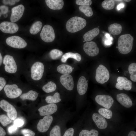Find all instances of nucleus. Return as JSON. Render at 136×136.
Here are the masks:
<instances>
[{
	"label": "nucleus",
	"instance_id": "1",
	"mask_svg": "<svg viewBox=\"0 0 136 136\" xmlns=\"http://www.w3.org/2000/svg\"><path fill=\"white\" fill-rule=\"evenodd\" d=\"M133 38L130 34L120 36L118 42V49L121 54H126L129 53L132 48Z\"/></svg>",
	"mask_w": 136,
	"mask_h": 136
},
{
	"label": "nucleus",
	"instance_id": "2",
	"mask_svg": "<svg viewBox=\"0 0 136 136\" xmlns=\"http://www.w3.org/2000/svg\"><path fill=\"white\" fill-rule=\"evenodd\" d=\"M86 24L85 19L80 17L75 16L69 19L67 21L66 27L67 31L74 33L79 31L85 27Z\"/></svg>",
	"mask_w": 136,
	"mask_h": 136
},
{
	"label": "nucleus",
	"instance_id": "3",
	"mask_svg": "<svg viewBox=\"0 0 136 136\" xmlns=\"http://www.w3.org/2000/svg\"><path fill=\"white\" fill-rule=\"evenodd\" d=\"M110 75L107 68L102 64L99 65L96 69L95 79L99 83L103 84L109 79Z\"/></svg>",
	"mask_w": 136,
	"mask_h": 136
},
{
	"label": "nucleus",
	"instance_id": "4",
	"mask_svg": "<svg viewBox=\"0 0 136 136\" xmlns=\"http://www.w3.org/2000/svg\"><path fill=\"white\" fill-rule=\"evenodd\" d=\"M44 70V66L42 62L38 61L35 63L31 69L32 79L36 81L41 79L43 76Z\"/></svg>",
	"mask_w": 136,
	"mask_h": 136
},
{
	"label": "nucleus",
	"instance_id": "5",
	"mask_svg": "<svg viewBox=\"0 0 136 136\" xmlns=\"http://www.w3.org/2000/svg\"><path fill=\"white\" fill-rule=\"evenodd\" d=\"M40 37L42 39L46 42H51L54 40L55 35L52 27L49 25H45L41 32Z\"/></svg>",
	"mask_w": 136,
	"mask_h": 136
},
{
	"label": "nucleus",
	"instance_id": "6",
	"mask_svg": "<svg viewBox=\"0 0 136 136\" xmlns=\"http://www.w3.org/2000/svg\"><path fill=\"white\" fill-rule=\"evenodd\" d=\"M6 44L14 48L21 49L25 47L27 45L26 41L20 37L14 36L8 38L6 40Z\"/></svg>",
	"mask_w": 136,
	"mask_h": 136
},
{
	"label": "nucleus",
	"instance_id": "7",
	"mask_svg": "<svg viewBox=\"0 0 136 136\" xmlns=\"http://www.w3.org/2000/svg\"><path fill=\"white\" fill-rule=\"evenodd\" d=\"M5 65V70L10 73H14L17 70V65L13 57L10 55H6L4 56L3 61Z\"/></svg>",
	"mask_w": 136,
	"mask_h": 136
},
{
	"label": "nucleus",
	"instance_id": "8",
	"mask_svg": "<svg viewBox=\"0 0 136 136\" xmlns=\"http://www.w3.org/2000/svg\"><path fill=\"white\" fill-rule=\"evenodd\" d=\"M0 107L7 112L8 116L12 120L16 118L17 113L15 107L6 100L3 99L0 101Z\"/></svg>",
	"mask_w": 136,
	"mask_h": 136
},
{
	"label": "nucleus",
	"instance_id": "9",
	"mask_svg": "<svg viewBox=\"0 0 136 136\" xmlns=\"http://www.w3.org/2000/svg\"><path fill=\"white\" fill-rule=\"evenodd\" d=\"M4 90L7 97L10 98H15L20 96L22 93V90L18 88L16 84H7Z\"/></svg>",
	"mask_w": 136,
	"mask_h": 136
},
{
	"label": "nucleus",
	"instance_id": "10",
	"mask_svg": "<svg viewBox=\"0 0 136 136\" xmlns=\"http://www.w3.org/2000/svg\"><path fill=\"white\" fill-rule=\"evenodd\" d=\"M95 99L98 104L108 109L111 107L114 102L111 96L105 95H98L95 97Z\"/></svg>",
	"mask_w": 136,
	"mask_h": 136
},
{
	"label": "nucleus",
	"instance_id": "11",
	"mask_svg": "<svg viewBox=\"0 0 136 136\" xmlns=\"http://www.w3.org/2000/svg\"><path fill=\"white\" fill-rule=\"evenodd\" d=\"M53 120L52 116H45L42 119H40L37 126L38 130L42 132H44L49 129Z\"/></svg>",
	"mask_w": 136,
	"mask_h": 136
},
{
	"label": "nucleus",
	"instance_id": "12",
	"mask_svg": "<svg viewBox=\"0 0 136 136\" xmlns=\"http://www.w3.org/2000/svg\"><path fill=\"white\" fill-rule=\"evenodd\" d=\"M83 49L86 53L90 56L97 55L99 52V49L96 43L93 41L85 43L83 46Z\"/></svg>",
	"mask_w": 136,
	"mask_h": 136
},
{
	"label": "nucleus",
	"instance_id": "13",
	"mask_svg": "<svg viewBox=\"0 0 136 136\" xmlns=\"http://www.w3.org/2000/svg\"><path fill=\"white\" fill-rule=\"evenodd\" d=\"M19 27L15 23L11 22L4 21L0 24V29L4 33H13L18 30Z\"/></svg>",
	"mask_w": 136,
	"mask_h": 136
},
{
	"label": "nucleus",
	"instance_id": "14",
	"mask_svg": "<svg viewBox=\"0 0 136 136\" xmlns=\"http://www.w3.org/2000/svg\"><path fill=\"white\" fill-rule=\"evenodd\" d=\"M117 83L115 85L117 89L121 90L123 89L126 90H129L131 89L132 83L126 78L119 76L117 78Z\"/></svg>",
	"mask_w": 136,
	"mask_h": 136
},
{
	"label": "nucleus",
	"instance_id": "15",
	"mask_svg": "<svg viewBox=\"0 0 136 136\" xmlns=\"http://www.w3.org/2000/svg\"><path fill=\"white\" fill-rule=\"evenodd\" d=\"M24 9V7L22 5L13 8L12 9L10 17L11 22L14 23L18 21L22 16Z\"/></svg>",
	"mask_w": 136,
	"mask_h": 136
},
{
	"label": "nucleus",
	"instance_id": "16",
	"mask_svg": "<svg viewBox=\"0 0 136 136\" xmlns=\"http://www.w3.org/2000/svg\"><path fill=\"white\" fill-rule=\"evenodd\" d=\"M57 109V107L55 104H49L42 106L38 110L40 115L46 116L52 114L56 112Z\"/></svg>",
	"mask_w": 136,
	"mask_h": 136
},
{
	"label": "nucleus",
	"instance_id": "17",
	"mask_svg": "<svg viewBox=\"0 0 136 136\" xmlns=\"http://www.w3.org/2000/svg\"><path fill=\"white\" fill-rule=\"evenodd\" d=\"M60 80L62 85L67 90H72L73 89L74 80L71 75L63 74L60 77Z\"/></svg>",
	"mask_w": 136,
	"mask_h": 136
},
{
	"label": "nucleus",
	"instance_id": "18",
	"mask_svg": "<svg viewBox=\"0 0 136 136\" xmlns=\"http://www.w3.org/2000/svg\"><path fill=\"white\" fill-rule=\"evenodd\" d=\"M92 118L99 128L103 129L107 127L108 123L106 120L100 115L97 113H94L92 115Z\"/></svg>",
	"mask_w": 136,
	"mask_h": 136
},
{
	"label": "nucleus",
	"instance_id": "19",
	"mask_svg": "<svg viewBox=\"0 0 136 136\" xmlns=\"http://www.w3.org/2000/svg\"><path fill=\"white\" fill-rule=\"evenodd\" d=\"M116 97L118 101L124 107L129 108L132 106L131 100L126 94L124 93L118 94L117 95Z\"/></svg>",
	"mask_w": 136,
	"mask_h": 136
},
{
	"label": "nucleus",
	"instance_id": "20",
	"mask_svg": "<svg viewBox=\"0 0 136 136\" xmlns=\"http://www.w3.org/2000/svg\"><path fill=\"white\" fill-rule=\"evenodd\" d=\"M88 87L87 81L84 76L81 77L78 82L77 88L79 94L81 95L84 94L86 92Z\"/></svg>",
	"mask_w": 136,
	"mask_h": 136
},
{
	"label": "nucleus",
	"instance_id": "21",
	"mask_svg": "<svg viewBox=\"0 0 136 136\" xmlns=\"http://www.w3.org/2000/svg\"><path fill=\"white\" fill-rule=\"evenodd\" d=\"M45 2L49 8L53 10L61 9L64 4L62 0H46Z\"/></svg>",
	"mask_w": 136,
	"mask_h": 136
},
{
	"label": "nucleus",
	"instance_id": "22",
	"mask_svg": "<svg viewBox=\"0 0 136 136\" xmlns=\"http://www.w3.org/2000/svg\"><path fill=\"white\" fill-rule=\"evenodd\" d=\"M99 30L97 27L85 33L83 36L84 40L86 42L90 41L92 40L99 33Z\"/></svg>",
	"mask_w": 136,
	"mask_h": 136
},
{
	"label": "nucleus",
	"instance_id": "23",
	"mask_svg": "<svg viewBox=\"0 0 136 136\" xmlns=\"http://www.w3.org/2000/svg\"><path fill=\"white\" fill-rule=\"evenodd\" d=\"M122 29L121 25L117 23L112 24L108 27V30L109 32L114 35H117L120 34Z\"/></svg>",
	"mask_w": 136,
	"mask_h": 136
},
{
	"label": "nucleus",
	"instance_id": "24",
	"mask_svg": "<svg viewBox=\"0 0 136 136\" xmlns=\"http://www.w3.org/2000/svg\"><path fill=\"white\" fill-rule=\"evenodd\" d=\"M38 96V94L37 92L32 90H30L27 93L22 94L20 98L22 100L28 99L34 101L37 99Z\"/></svg>",
	"mask_w": 136,
	"mask_h": 136
},
{
	"label": "nucleus",
	"instance_id": "25",
	"mask_svg": "<svg viewBox=\"0 0 136 136\" xmlns=\"http://www.w3.org/2000/svg\"><path fill=\"white\" fill-rule=\"evenodd\" d=\"M73 58L78 61H80L81 59V56L79 54L69 52L65 53L62 56L61 59V61L65 63L68 58Z\"/></svg>",
	"mask_w": 136,
	"mask_h": 136
},
{
	"label": "nucleus",
	"instance_id": "26",
	"mask_svg": "<svg viewBox=\"0 0 136 136\" xmlns=\"http://www.w3.org/2000/svg\"><path fill=\"white\" fill-rule=\"evenodd\" d=\"M57 70L60 73L66 74L71 73L73 71V69L71 66L69 65L62 64L57 66Z\"/></svg>",
	"mask_w": 136,
	"mask_h": 136
},
{
	"label": "nucleus",
	"instance_id": "27",
	"mask_svg": "<svg viewBox=\"0 0 136 136\" xmlns=\"http://www.w3.org/2000/svg\"><path fill=\"white\" fill-rule=\"evenodd\" d=\"M61 99L60 97L59 93L56 92L53 96H47L45 99L46 101L49 104H54L60 101Z\"/></svg>",
	"mask_w": 136,
	"mask_h": 136
},
{
	"label": "nucleus",
	"instance_id": "28",
	"mask_svg": "<svg viewBox=\"0 0 136 136\" xmlns=\"http://www.w3.org/2000/svg\"><path fill=\"white\" fill-rule=\"evenodd\" d=\"M42 26V22L40 21H37L34 23L30 27L29 31L32 35L37 34L41 30Z\"/></svg>",
	"mask_w": 136,
	"mask_h": 136
},
{
	"label": "nucleus",
	"instance_id": "29",
	"mask_svg": "<svg viewBox=\"0 0 136 136\" xmlns=\"http://www.w3.org/2000/svg\"><path fill=\"white\" fill-rule=\"evenodd\" d=\"M128 70L130 75L131 80L133 81L136 82V63H132L129 66Z\"/></svg>",
	"mask_w": 136,
	"mask_h": 136
},
{
	"label": "nucleus",
	"instance_id": "30",
	"mask_svg": "<svg viewBox=\"0 0 136 136\" xmlns=\"http://www.w3.org/2000/svg\"><path fill=\"white\" fill-rule=\"evenodd\" d=\"M56 88V84L52 81H50L43 86L42 89L45 92L49 93L55 91Z\"/></svg>",
	"mask_w": 136,
	"mask_h": 136
},
{
	"label": "nucleus",
	"instance_id": "31",
	"mask_svg": "<svg viewBox=\"0 0 136 136\" xmlns=\"http://www.w3.org/2000/svg\"><path fill=\"white\" fill-rule=\"evenodd\" d=\"M79 9L87 17H90L93 14L91 8L89 6L86 5H80Z\"/></svg>",
	"mask_w": 136,
	"mask_h": 136
},
{
	"label": "nucleus",
	"instance_id": "32",
	"mask_svg": "<svg viewBox=\"0 0 136 136\" xmlns=\"http://www.w3.org/2000/svg\"><path fill=\"white\" fill-rule=\"evenodd\" d=\"M98 112L100 115L107 119H110L112 116V112L108 109L101 108L99 109Z\"/></svg>",
	"mask_w": 136,
	"mask_h": 136
},
{
	"label": "nucleus",
	"instance_id": "33",
	"mask_svg": "<svg viewBox=\"0 0 136 136\" xmlns=\"http://www.w3.org/2000/svg\"><path fill=\"white\" fill-rule=\"evenodd\" d=\"M99 133L98 131L94 129L90 130H83L80 132L79 136H98Z\"/></svg>",
	"mask_w": 136,
	"mask_h": 136
},
{
	"label": "nucleus",
	"instance_id": "34",
	"mask_svg": "<svg viewBox=\"0 0 136 136\" xmlns=\"http://www.w3.org/2000/svg\"><path fill=\"white\" fill-rule=\"evenodd\" d=\"M102 7L107 10L113 9L115 6L114 1L113 0H105L101 4Z\"/></svg>",
	"mask_w": 136,
	"mask_h": 136
},
{
	"label": "nucleus",
	"instance_id": "35",
	"mask_svg": "<svg viewBox=\"0 0 136 136\" xmlns=\"http://www.w3.org/2000/svg\"><path fill=\"white\" fill-rule=\"evenodd\" d=\"M62 52L57 49H53L50 52L49 55L50 58L52 59L55 60L58 59L63 55Z\"/></svg>",
	"mask_w": 136,
	"mask_h": 136
},
{
	"label": "nucleus",
	"instance_id": "36",
	"mask_svg": "<svg viewBox=\"0 0 136 136\" xmlns=\"http://www.w3.org/2000/svg\"><path fill=\"white\" fill-rule=\"evenodd\" d=\"M12 120L6 115L3 114L0 116V122L3 126H6L12 122Z\"/></svg>",
	"mask_w": 136,
	"mask_h": 136
},
{
	"label": "nucleus",
	"instance_id": "37",
	"mask_svg": "<svg viewBox=\"0 0 136 136\" xmlns=\"http://www.w3.org/2000/svg\"><path fill=\"white\" fill-rule=\"evenodd\" d=\"M50 136H61L60 127L57 125L54 126L50 132Z\"/></svg>",
	"mask_w": 136,
	"mask_h": 136
},
{
	"label": "nucleus",
	"instance_id": "38",
	"mask_svg": "<svg viewBox=\"0 0 136 136\" xmlns=\"http://www.w3.org/2000/svg\"><path fill=\"white\" fill-rule=\"evenodd\" d=\"M21 133L23 136H35V133L30 129H24L21 130Z\"/></svg>",
	"mask_w": 136,
	"mask_h": 136
},
{
	"label": "nucleus",
	"instance_id": "39",
	"mask_svg": "<svg viewBox=\"0 0 136 136\" xmlns=\"http://www.w3.org/2000/svg\"><path fill=\"white\" fill-rule=\"evenodd\" d=\"M76 4L78 5H90L92 3L91 0H77L76 1Z\"/></svg>",
	"mask_w": 136,
	"mask_h": 136
},
{
	"label": "nucleus",
	"instance_id": "40",
	"mask_svg": "<svg viewBox=\"0 0 136 136\" xmlns=\"http://www.w3.org/2000/svg\"><path fill=\"white\" fill-rule=\"evenodd\" d=\"M24 124V121L20 119H17L14 121V124L17 127L22 126Z\"/></svg>",
	"mask_w": 136,
	"mask_h": 136
},
{
	"label": "nucleus",
	"instance_id": "41",
	"mask_svg": "<svg viewBox=\"0 0 136 136\" xmlns=\"http://www.w3.org/2000/svg\"><path fill=\"white\" fill-rule=\"evenodd\" d=\"M74 130L72 128L67 129L65 132L63 136H73Z\"/></svg>",
	"mask_w": 136,
	"mask_h": 136
},
{
	"label": "nucleus",
	"instance_id": "42",
	"mask_svg": "<svg viewBox=\"0 0 136 136\" xmlns=\"http://www.w3.org/2000/svg\"><path fill=\"white\" fill-rule=\"evenodd\" d=\"M19 1L20 0H4L3 1V2L5 5L9 4L11 5H14L16 2Z\"/></svg>",
	"mask_w": 136,
	"mask_h": 136
},
{
	"label": "nucleus",
	"instance_id": "43",
	"mask_svg": "<svg viewBox=\"0 0 136 136\" xmlns=\"http://www.w3.org/2000/svg\"><path fill=\"white\" fill-rule=\"evenodd\" d=\"M0 10L2 14H5L8 12V8L6 6L2 5L0 6Z\"/></svg>",
	"mask_w": 136,
	"mask_h": 136
},
{
	"label": "nucleus",
	"instance_id": "44",
	"mask_svg": "<svg viewBox=\"0 0 136 136\" xmlns=\"http://www.w3.org/2000/svg\"><path fill=\"white\" fill-rule=\"evenodd\" d=\"M6 83V81L4 78L0 77V91L4 87Z\"/></svg>",
	"mask_w": 136,
	"mask_h": 136
},
{
	"label": "nucleus",
	"instance_id": "45",
	"mask_svg": "<svg viewBox=\"0 0 136 136\" xmlns=\"http://www.w3.org/2000/svg\"><path fill=\"white\" fill-rule=\"evenodd\" d=\"M17 129V127L13 124L10 126L8 128L9 132L10 133H12L16 131Z\"/></svg>",
	"mask_w": 136,
	"mask_h": 136
},
{
	"label": "nucleus",
	"instance_id": "46",
	"mask_svg": "<svg viewBox=\"0 0 136 136\" xmlns=\"http://www.w3.org/2000/svg\"><path fill=\"white\" fill-rule=\"evenodd\" d=\"M104 43L105 45H110L112 44V41L110 39H107L105 40Z\"/></svg>",
	"mask_w": 136,
	"mask_h": 136
},
{
	"label": "nucleus",
	"instance_id": "47",
	"mask_svg": "<svg viewBox=\"0 0 136 136\" xmlns=\"http://www.w3.org/2000/svg\"><path fill=\"white\" fill-rule=\"evenodd\" d=\"M6 132L5 130L0 126V136H5Z\"/></svg>",
	"mask_w": 136,
	"mask_h": 136
},
{
	"label": "nucleus",
	"instance_id": "48",
	"mask_svg": "<svg viewBox=\"0 0 136 136\" xmlns=\"http://www.w3.org/2000/svg\"><path fill=\"white\" fill-rule=\"evenodd\" d=\"M124 5L123 4L120 3L117 5V9L118 10H119L121 8H124Z\"/></svg>",
	"mask_w": 136,
	"mask_h": 136
},
{
	"label": "nucleus",
	"instance_id": "49",
	"mask_svg": "<svg viewBox=\"0 0 136 136\" xmlns=\"http://www.w3.org/2000/svg\"><path fill=\"white\" fill-rule=\"evenodd\" d=\"M127 136H136V132L134 131H131L128 133Z\"/></svg>",
	"mask_w": 136,
	"mask_h": 136
},
{
	"label": "nucleus",
	"instance_id": "50",
	"mask_svg": "<svg viewBox=\"0 0 136 136\" xmlns=\"http://www.w3.org/2000/svg\"><path fill=\"white\" fill-rule=\"evenodd\" d=\"M105 36L107 39H110L112 41L113 40V38L110 36L109 34L106 33L105 34Z\"/></svg>",
	"mask_w": 136,
	"mask_h": 136
},
{
	"label": "nucleus",
	"instance_id": "51",
	"mask_svg": "<svg viewBox=\"0 0 136 136\" xmlns=\"http://www.w3.org/2000/svg\"><path fill=\"white\" fill-rule=\"evenodd\" d=\"M3 61V57L0 52V66L2 64Z\"/></svg>",
	"mask_w": 136,
	"mask_h": 136
},
{
	"label": "nucleus",
	"instance_id": "52",
	"mask_svg": "<svg viewBox=\"0 0 136 136\" xmlns=\"http://www.w3.org/2000/svg\"><path fill=\"white\" fill-rule=\"evenodd\" d=\"M123 1H124L125 2H130L131 0H123Z\"/></svg>",
	"mask_w": 136,
	"mask_h": 136
},
{
	"label": "nucleus",
	"instance_id": "53",
	"mask_svg": "<svg viewBox=\"0 0 136 136\" xmlns=\"http://www.w3.org/2000/svg\"><path fill=\"white\" fill-rule=\"evenodd\" d=\"M2 15V14L1 13V11H0V17H1Z\"/></svg>",
	"mask_w": 136,
	"mask_h": 136
},
{
	"label": "nucleus",
	"instance_id": "54",
	"mask_svg": "<svg viewBox=\"0 0 136 136\" xmlns=\"http://www.w3.org/2000/svg\"><path fill=\"white\" fill-rule=\"evenodd\" d=\"M116 47V48H118V46L117 47Z\"/></svg>",
	"mask_w": 136,
	"mask_h": 136
},
{
	"label": "nucleus",
	"instance_id": "55",
	"mask_svg": "<svg viewBox=\"0 0 136 136\" xmlns=\"http://www.w3.org/2000/svg\"><path fill=\"white\" fill-rule=\"evenodd\" d=\"M85 41L84 40V41H83V42H84Z\"/></svg>",
	"mask_w": 136,
	"mask_h": 136
}]
</instances>
